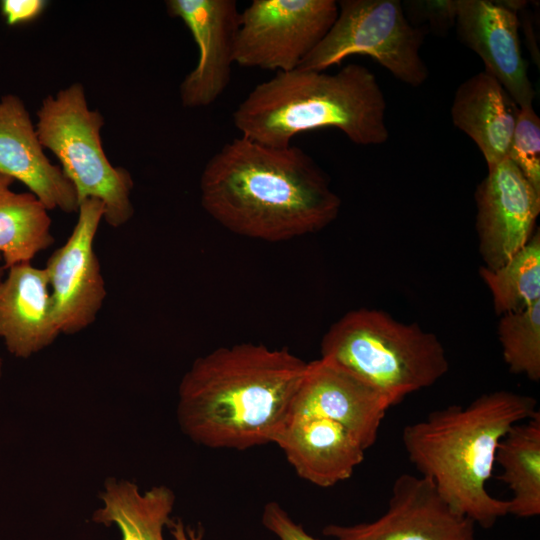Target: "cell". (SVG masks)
I'll return each instance as SVG.
<instances>
[{
  "label": "cell",
  "mask_w": 540,
  "mask_h": 540,
  "mask_svg": "<svg viewBox=\"0 0 540 540\" xmlns=\"http://www.w3.org/2000/svg\"><path fill=\"white\" fill-rule=\"evenodd\" d=\"M308 363L286 348L241 343L197 358L179 386L178 419L193 441L244 450L273 443Z\"/></svg>",
  "instance_id": "obj_2"
},
{
  "label": "cell",
  "mask_w": 540,
  "mask_h": 540,
  "mask_svg": "<svg viewBox=\"0 0 540 540\" xmlns=\"http://www.w3.org/2000/svg\"><path fill=\"white\" fill-rule=\"evenodd\" d=\"M321 358L377 390L389 405L434 385L449 370L439 338L379 309L351 310L330 326Z\"/></svg>",
  "instance_id": "obj_5"
},
{
  "label": "cell",
  "mask_w": 540,
  "mask_h": 540,
  "mask_svg": "<svg viewBox=\"0 0 540 540\" xmlns=\"http://www.w3.org/2000/svg\"><path fill=\"white\" fill-rule=\"evenodd\" d=\"M46 6L44 0H3L1 12L8 25H17L35 20Z\"/></svg>",
  "instance_id": "obj_26"
},
{
  "label": "cell",
  "mask_w": 540,
  "mask_h": 540,
  "mask_svg": "<svg viewBox=\"0 0 540 540\" xmlns=\"http://www.w3.org/2000/svg\"><path fill=\"white\" fill-rule=\"evenodd\" d=\"M169 15L181 19L198 47L195 68L180 84L186 108L213 104L225 91L235 63V42L240 12L235 0H168Z\"/></svg>",
  "instance_id": "obj_12"
},
{
  "label": "cell",
  "mask_w": 540,
  "mask_h": 540,
  "mask_svg": "<svg viewBox=\"0 0 540 540\" xmlns=\"http://www.w3.org/2000/svg\"><path fill=\"white\" fill-rule=\"evenodd\" d=\"M0 175L22 182L48 210L77 213L79 201L60 166L50 162L22 100H0Z\"/></svg>",
  "instance_id": "obj_15"
},
{
  "label": "cell",
  "mask_w": 540,
  "mask_h": 540,
  "mask_svg": "<svg viewBox=\"0 0 540 540\" xmlns=\"http://www.w3.org/2000/svg\"><path fill=\"white\" fill-rule=\"evenodd\" d=\"M273 444L300 478L322 488L349 479L365 455L343 426L316 416H290Z\"/></svg>",
  "instance_id": "obj_16"
},
{
  "label": "cell",
  "mask_w": 540,
  "mask_h": 540,
  "mask_svg": "<svg viewBox=\"0 0 540 540\" xmlns=\"http://www.w3.org/2000/svg\"><path fill=\"white\" fill-rule=\"evenodd\" d=\"M519 110L504 87L482 71L458 86L451 117L475 142L489 168L507 158Z\"/></svg>",
  "instance_id": "obj_18"
},
{
  "label": "cell",
  "mask_w": 540,
  "mask_h": 540,
  "mask_svg": "<svg viewBox=\"0 0 540 540\" xmlns=\"http://www.w3.org/2000/svg\"><path fill=\"white\" fill-rule=\"evenodd\" d=\"M201 204L236 234L269 242L322 230L341 200L322 168L301 148L269 147L240 136L206 163Z\"/></svg>",
  "instance_id": "obj_1"
},
{
  "label": "cell",
  "mask_w": 540,
  "mask_h": 540,
  "mask_svg": "<svg viewBox=\"0 0 540 540\" xmlns=\"http://www.w3.org/2000/svg\"><path fill=\"white\" fill-rule=\"evenodd\" d=\"M475 523L452 509L425 477L399 475L386 511L371 522L326 525L336 540H476Z\"/></svg>",
  "instance_id": "obj_10"
},
{
  "label": "cell",
  "mask_w": 540,
  "mask_h": 540,
  "mask_svg": "<svg viewBox=\"0 0 540 540\" xmlns=\"http://www.w3.org/2000/svg\"><path fill=\"white\" fill-rule=\"evenodd\" d=\"M67 241L49 257L47 272L54 315L61 334H75L96 319L107 295L94 241L104 218L97 199L79 204Z\"/></svg>",
  "instance_id": "obj_9"
},
{
  "label": "cell",
  "mask_w": 540,
  "mask_h": 540,
  "mask_svg": "<svg viewBox=\"0 0 540 540\" xmlns=\"http://www.w3.org/2000/svg\"><path fill=\"white\" fill-rule=\"evenodd\" d=\"M491 292L494 311L499 316L525 309L540 301V231L497 269H479Z\"/></svg>",
  "instance_id": "obj_22"
},
{
  "label": "cell",
  "mask_w": 540,
  "mask_h": 540,
  "mask_svg": "<svg viewBox=\"0 0 540 540\" xmlns=\"http://www.w3.org/2000/svg\"><path fill=\"white\" fill-rule=\"evenodd\" d=\"M507 158L540 193V119L532 105L520 107Z\"/></svg>",
  "instance_id": "obj_24"
},
{
  "label": "cell",
  "mask_w": 540,
  "mask_h": 540,
  "mask_svg": "<svg viewBox=\"0 0 540 540\" xmlns=\"http://www.w3.org/2000/svg\"><path fill=\"white\" fill-rule=\"evenodd\" d=\"M423 42V29L410 23L400 1L341 0L332 27L298 68L325 71L349 56L366 55L417 87L429 75L420 55Z\"/></svg>",
  "instance_id": "obj_7"
},
{
  "label": "cell",
  "mask_w": 540,
  "mask_h": 540,
  "mask_svg": "<svg viewBox=\"0 0 540 540\" xmlns=\"http://www.w3.org/2000/svg\"><path fill=\"white\" fill-rule=\"evenodd\" d=\"M103 506L93 515V521L121 531L122 540H165L163 530L170 522L175 495L166 486L140 492L129 481L109 479L100 496Z\"/></svg>",
  "instance_id": "obj_19"
},
{
  "label": "cell",
  "mask_w": 540,
  "mask_h": 540,
  "mask_svg": "<svg viewBox=\"0 0 540 540\" xmlns=\"http://www.w3.org/2000/svg\"><path fill=\"white\" fill-rule=\"evenodd\" d=\"M13 179L0 175V261L4 268L31 260L54 238L48 209L32 193H17Z\"/></svg>",
  "instance_id": "obj_21"
},
{
  "label": "cell",
  "mask_w": 540,
  "mask_h": 540,
  "mask_svg": "<svg viewBox=\"0 0 540 540\" xmlns=\"http://www.w3.org/2000/svg\"><path fill=\"white\" fill-rule=\"evenodd\" d=\"M262 524L280 540H318L295 523L280 504L274 501L264 506Z\"/></svg>",
  "instance_id": "obj_25"
},
{
  "label": "cell",
  "mask_w": 540,
  "mask_h": 540,
  "mask_svg": "<svg viewBox=\"0 0 540 540\" xmlns=\"http://www.w3.org/2000/svg\"><path fill=\"white\" fill-rule=\"evenodd\" d=\"M4 272H5L4 266H3V265H0V281L3 279Z\"/></svg>",
  "instance_id": "obj_28"
},
{
  "label": "cell",
  "mask_w": 540,
  "mask_h": 540,
  "mask_svg": "<svg viewBox=\"0 0 540 540\" xmlns=\"http://www.w3.org/2000/svg\"><path fill=\"white\" fill-rule=\"evenodd\" d=\"M537 400L509 390L484 393L466 406L432 411L402 431L407 457L456 512L484 529L508 514V500L492 496L498 445L509 429L532 417Z\"/></svg>",
  "instance_id": "obj_3"
},
{
  "label": "cell",
  "mask_w": 540,
  "mask_h": 540,
  "mask_svg": "<svg viewBox=\"0 0 540 540\" xmlns=\"http://www.w3.org/2000/svg\"><path fill=\"white\" fill-rule=\"evenodd\" d=\"M103 124L102 115L89 108L83 85L73 83L43 99L35 127L44 149L59 160L79 204L86 199L101 201L103 220L118 228L134 214L133 180L125 168L115 167L106 156Z\"/></svg>",
  "instance_id": "obj_6"
},
{
  "label": "cell",
  "mask_w": 540,
  "mask_h": 540,
  "mask_svg": "<svg viewBox=\"0 0 540 540\" xmlns=\"http://www.w3.org/2000/svg\"><path fill=\"white\" fill-rule=\"evenodd\" d=\"M497 335L510 372L540 379V301L501 315Z\"/></svg>",
  "instance_id": "obj_23"
},
{
  "label": "cell",
  "mask_w": 540,
  "mask_h": 540,
  "mask_svg": "<svg viewBox=\"0 0 540 540\" xmlns=\"http://www.w3.org/2000/svg\"><path fill=\"white\" fill-rule=\"evenodd\" d=\"M0 281V338L16 357L28 358L60 333L45 268L31 262L9 267Z\"/></svg>",
  "instance_id": "obj_17"
},
{
  "label": "cell",
  "mask_w": 540,
  "mask_h": 540,
  "mask_svg": "<svg viewBox=\"0 0 540 540\" xmlns=\"http://www.w3.org/2000/svg\"><path fill=\"white\" fill-rule=\"evenodd\" d=\"M390 407L377 390L320 358L308 363L289 417L305 415L334 421L366 451L377 441L381 423Z\"/></svg>",
  "instance_id": "obj_13"
},
{
  "label": "cell",
  "mask_w": 540,
  "mask_h": 540,
  "mask_svg": "<svg viewBox=\"0 0 540 540\" xmlns=\"http://www.w3.org/2000/svg\"><path fill=\"white\" fill-rule=\"evenodd\" d=\"M337 15L334 0H253L239 15L235 63L276 72L297 69Z\"/></svg>",
  "instance_id": "obj_8"
},
{
  "label": "cell",
  "mask_w": 540,
  "mask_h": 540,
  "mask_svg": "<svg viewBox=\"0 0 540 540\" xmlns=\"http://www.w3.org/2000/svg\"><path fill=\"white\" fill-rule=\"evenodd\" d=\"M495 463L512 492L508 514L521 518L540 514V412L513 425L500 441Z\"/></svg>",
  "instance_id": "obj_20"
},
{
  "label": "cell",
  "mask_w": 540,
  "mask_h": 540,
  "mask_svg": "<svg viewBox=\"0 0 540 540\" xmlns=\"http://www.w3.org/2000/svg\"><path fill=\"white\" fill-rule=\"evenodd\" d=\"M168 527L175 540H202V530L185 528L180 520H170Z\"/></svg>",
  "instance_id": "obj_27"
},
{
  "label": "cell",
  "mask_w": 540,
  "mask_h": 540,
  "mask_svg": "<svg viewBox=\"0 0 540 540\" xmlns=\"http://www.w3.org/2000/svg\"><path fill=\"white\" fill-rule=\"evenodd\" d=\"M476 231L484 267L502 266L535 232L540 193L519 168L505 158L488 168L475 192Z\"/></svg>",
  "instance_id": "obj_11"
},
{
  "label": "cell",
  "mask_w": 540,
  "mask_h": 540,
  "mask_svg": "<svg viewBox=\"0 0 540 540\" xmlns=\"http://www.w3.org/2000/svg\"><path fill=\"white\" fill-rule=\"evenodd\" d=\"M2 374V359H1V356H0V376Z\"/></svg>",
  "instance_id": "obj_29"
},
{
  "label": "cell",
  "mask_w": 540,
  "mask_h": 540,
  "mask_svg": "<svg viewBox=\"0 0 540 540\" xmlns=\"http://www.w3.org/2000/svg\"><path fill=\"white\" fill-rule=\"evenodd\" d=\"M463 45L483 61L519 107L532 105L535 91L522 55L516 11L502 2L456 0L454 20Z\"/></svg>",
  "instance_id": "obj_14"
},
{
  "label": "cell",
  "mask_w": 540,
  "mask_h": 540,
  "mask_svg": "<svg viewBox=\"0 0 540 540\" xmlns=\"http://www.w3.org/2000/svg\"><path fill=\"white\" fill-rule=\"evenodd\" d=\"M386 107L376 76L363 65L332 74L297 68L256 85L233 112V123L242 137L275 148L328 127L357 145H379L389 137Z\"/></svg>",
  "instance_id": "obj_4"
}]
</instances>
